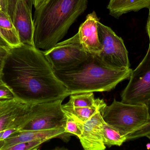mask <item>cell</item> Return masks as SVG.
Instances as JSON below:
<instances>
[{
	"mask_svg": "<svg viewBox=\"0 0 150 150\" xmlns=\"http://www.w3.org/2000/svg\"><path fill=\"white\" fill-rule=\"evenodd\" d=\"M47 0H33V5L35 9H39Z\"/></svg>",
	"mask_w": 150,
	"mask_h": 150,
	"instance_id": "cell-25",
	"label": "cell"
},
{
	"mask_svg": "<svg viewBox=\"0 0 150 150\" xmlns=\"http://www.w3.org/2000/svg\"><path fill=\"white\" fill-rule=\"evenodd\" d=\"M8 13L21 44L35 46L32 6L26 0H8Z\"/></svg>",
	"mask_w": 150,
	"mask_h": 150,
	"instance_id": "cell-10",
	"label": "cell"
},
{
	"mask_svg": "<svg viewBox=\"0 0 150 150\" xmlns=\"http://www.w3.org/2000/svg\"><path fill=\"white\" fill-rule=\"evenodd\" d=\"M150 8V0H110L107 6L109 14L116 18L131 11Z\"/></svg>",
	"mask_w": 150,
	"mask_h": 150,
	"instance_id": "cell-14",
	"label": "cell"
},
{
	"mask_svg": "<svg viewBox=\"0 0 150 150\" xmlns=\"http://www.w3.org/2000/svg\"><path fill=\"white\" fill-rule=\"evenodd\" d=\"M64 100L33 104L30 119L20 131L65 129L67 118L62 109Z\"/></svg>",
	"mask_w": 150,
	"mask_h": 150,
	"instance_id": "cell-7",
	"label": "cell"
},
{
	"mask_svg": "<svg viewBox=\"0 0 150 150\" xmlns=\"http://www.w3.org/2000/svg\"><path fill=\"white\" fill-rule=\"evenodd\" d=\"M99 39L101 51L95 55L104 67L116 70L130 68L128 52L124 41L112 29L100 23H97Z\"/></svg>",
	"mask_w": 150,
	"mask_h": 150,
	"instance_id": "cell-5",
	"label": "cell"
},
{
	"mask_svg": "<svg viewBox=\"0 0 150 150\" xmlns=\"http://www.w3.org/2000/svg\"><path fill=\"white\" fill-rule=\"evenodd\" d=\"M87 4L88 0H47L34 13L35 46L45 50L54 46L84 12Z\"/></svg>",
	"mask_w": 150,
	"mask_h": 150,
	"instance_id": "cell-2",
	"label": "cell"
},
{
	"mask_svg": "<svg viewBox=\"0 0 150 150\" xmlns=\"http://www.w3.org/2000/svg\"><path fill=\"white\" fill-rule=\"evenodd\" d=\"M107 106L105 103L99 106L74 107L67 105H62V109L67 116L75 120L86 122L91 119L99 108Z\"/></svg>",
	"mask_w": 150,
	"mask_h": 150,
	"instance_id": "cell-16",
	"label": "cell"
},
{
	"mask_svg": "<svg viewBox=\"0 0 150 150\" xmlns=\"http://www.w3.org/2000/svg\"><path fill=\"white\" fill-rule=\"evenodd\" d=\"M0 13H8V0H0Z\"/></svg>",
	"mask_w": 150,
	"mask_h": 150,
	"instance_id": "cell-23",
	"label": "cell"
},
{
	"mask_svg": "<svg viewBox=\"0 0 150 150\" xmlns=\"http://www.w3.org/2000/svg\"><path fill=\"white\" fill-rule=\"evenodd\" d=\"M26 1H28V2L29 3V4H30V5H31V6H32L33 5V1L32 0H26Z\"/></svg>",
	"mask_w": 150,
	"mask_h": 150,
	"instance_id": "cell-29",
	"label": "cell"
},
{
	"mask_svg": "<svg viewBox=\"0 0 150 150\" xmlns=\"http://www.w3.org/2000/svg\"><path fill=\"white\" fill-rule=\"evenodd\" d=\"M14 97L15 96L12 90L1 79L0 80V100L11 99Z\"/></svg>",
	"mask_w": 150,
	"mask_h": 150,
	"instance_id": "cell-22",
	"label": "cell"
},
{
	"mask_svg": "<svg viewBox=\"0 0 150 150\" xmlns=\"http://www.w3.org/2000/svg\"><path fill=\"white\" fill-rule=\"evenodd\" d=\"M103 138L105 146H121L127 141L126 136L122 135L119 131L103 121Z\"/></svg>",
	"mask_w": 150,
	"mask_h": 150,
	"instance_id": "cell-18",
	"label": "cell"
},
{
	"mask_svg": "<svg viewBox=\"0 0 150 150\" xmlns=\"http://www.w3.org/2000/svg\"><path fill=\"white\" fill-rule=\"evenodd\" d=\"M103 100L95 99L93 92L71 94L69 101L66 105L74 107H98L105 104Z\"/></svg>",
	"mask_w": 150,
	"mask_h": 150,
	"instance_id": "cell-17",
	"label": "cell"
},
{
	"mask_svg": "<svg viewBox=\"0 0 150 150\" xmlns=\"http://www.w3.org/2000/svg\"><path fill=\"white\" fill-rule=\"evenodd\" d=\"M43 53L54 70L74 68L85 60L90 55L80 43L67 40L57 43Z\"/></svg>",
	"mask_w": 150,
	"mask_h": 150,
	"instance_id": "cell-9",
	"label": "cell"
},
{
	"mask_svg": "<svg viewBox=\"0 0 150 150\" xmlns=\"http://www.w3.org/2000/svg\"><path fill=\"white\" fill-rule=\"evenodd\" d=\"M0 33L11 47L21 45L17 31L8 13H0Z\"/></svg>",
	"mask_w": 150,
	"mask_h": 150,
	"instance_id": "cell-15",
	"label": "cell"
},
{
	"mask_svg": "<svg viewBox=\"0 0 150 150\" xmlns=\"http://www.w3.org/2000/svg\"><path fill=\"white\" fill-rule=\"evenodd\" d=\"M44 143V141L39 140L19 143L10 147L8 150H38Z\"/></svg>",
	"mask_w": 150,
	"mask_h": 150,
	"instance_id": "cell-20",
	"label": "cell"
},
{
	"mask_svg": "<svg viewBox=\"0 0 150 150\" xmlns=\"http://www.w3.org/2000/svg\"><path fill=\"white\" fill-rule=\"evenodd\" d=\"M104 121L127 136L148 125L150 122L146 104H130L117 101L115 99L110 105L105 107Z\"/></svg>",
	"mask_w": 150,
	"mask_h": 150,
	"instance_id": "cell-4",
	"label": "cell"
},
{
	"mask_svg": "<svg viewBox=\"0 0 150 150\" xmlns=\"http://www.w3.org/2000/svg\"><path fill=\"white\" fill-rule=\"evenodd\" d=\"M67 116L65 130L66 133L75 135L79 138L83 134V123L82 122H77L69 116Z\"/></svg>",
	"mask_w": 150,
	"mask_h": 150,
	"instance_id": "cell-19",
	"label": "cell"
},
{
	"mask_svg": "<svg viewBox=\"0 0 150 150\" xmlns=\"http://www.w3.org/2000/svg\"><path fill=\"white\" fill-rule=\"evenodd\" d=\"M5 57H0V80L1 79L2 70L3 66Z\"/></svg>",
	"mask_w": 150,
	"mask_h": 150,
	"instance_id": "cell-27",
	"label": "cell"
},
{
	"mask_svg": "<svg viewBox=\"0 0 150 150\" xmlns=\"http://www.w3.org/2000/svg\"><path fill=\"white\" fill-rule=\"evenodd\" d=\"M146 137H147V138H149V140H150V135L147 136H146Z\"/></svg>",
	"mask_w": 150,
	"mask_h": 150,
	"instance_id": "cell-30",
	"label": "cell"
},
{
	"mask_svg": "<svg viewBox=\"0 0 150 150\" xmlns=\"http://www.w3.org/2000/svg\"><path fill=\"white\" fill-rule=\"evenodd\" d=\"M33 104L16 97L0 100V149L5 139L29 122Z\"/></svg>",
	"mask_w": 150,
	"mask_h": 150,
	"instance_id": "cell-6",
	"label": "cell"
},
{
	"mask_svg": "<svg viewBox=\"0 0 150 150\" xmlns=\"http://www.w3.org/2000/svg\"><path fill=\"white\" fill-rule=\"evenodd\" d=\"M132 70H116L103 66L95 55L90 54L76 67L54 70L57 78L71 94L112 90L120 82L129 79Z\"/></svg>",
	"mask_w": 150,
	"mask_h": 150,
	"instance_id": "cell-3",
	"label": "cell"
},
{
	"mask_svg": "<svg viewBox=\"0 0 150 150\" xmlns=\"http://www.w3.org/2000/svg\"><path fill=\"white\" fill-rule=\"evenodd\" d=\"M1 79L15 97L30 103L65 99L70 95L43 51L35 46L21 44L11 48L4 58Z\"/></svg>",
	"mask_w": 150,
	"mask_h": 150,
	"instance_id": "cell-1",
	"label": "cell"
},
{
	"mask_svg": "<svg viewBox=\"0 0 150 150\" xmlns=\"http://www.w3.org/2000/svg\"><path fill=\"white\" fill-rule=\"evenodd\" d=\"M8 52V51H7L1 48H0V57H5Z\"/></svg>",
	"mask_w": 150,
	"mask_h": 150,
	"instance_id": "cell-28",
	"label": "cell"
},
{
	"mask_svg": "<svg viewBox=\"0 0 150 150\" xmlns=\"http://www.w3.org/2000/svg\"><path fill=\"white\" fill-rule=\"evenodd\" d=\"M106 106L99 108L90 119L83 123V134L79 138L83 149H105L103 138V112Z\"/></svg>",
	"mask_w": 150,
	"mask_h": 150,
	"instance_id": "cell-12",
	"label": "cell"
},
{
	"mask_svg": "<svg viewBox=\"0 0 150 150\" xmlns=\"http://www.w3.org/2000/svg\"><path fill=\"white\" fill-rule=\"evenodd\" d=\"M146 105L149 108L150 117V100ZM148 135H150V122L145 127L127 136L126 138L127 141H131L142 137H146Z\"/></svg>",
	"mask_w": 150,
	"mask_h": 150,
	"instance_id": "cell-21",
	"label": "cell"
},
{
	"mask_svg": "<svg viewBox=\"0 0 150 150\" xmlns=\"http://www.w3.org/2000/svg\"><path fill=\"white\" fill-rule=\"evenodd\" d=\"M98 21L95 11L88 14L85 21L79 26L77 33L67 41L80 43L88 53L98 55L101 51L97 26Z\"/></svg>",
	"mask_w": 150,
	"mask_h": 150,
	"instance_id": "cell-11",
	"label": "cell"
},
{
	"mask_svg": "<svg viewBox=\"0 0 150 150\" xmlns=\"http://www.w3.org/2000/svg\"><path fill=\"white\" fill-rule=\"evenodd\" d=\"M0 48H1L7 51H9V49L11 48L10 46L4 39V38L2 36L1 33H0Z\"/></svg>",
	"mask_w": 150,
	"mask_h": 150,
	"instance_id": "cell-24",
	"label": "cell"
},
{
	"mask_svg": "<svg viewBox=\"0 0 150 150\" xmlns=\"http://www.w3.org/2000/svg\"><path fill=\"white\" fill-rule=\"evenodd\" d=\"M71 134L66 133L64 129H53L44 130L19 131L5 139L1 145L0 150H7L17 144L33 141H49L54 138H60L67 141Z\"/></svg>",
	"mask_w": 150,
	"mask_h": 150,
	"instance_id": "cell-13",
	"label": "cell"
},
{
	"mask_svg": "<svg viewBox=\"0 0 150 150\" xmlns=\"http://www.w3.org/2000/svg\"><path fill=\"white\" fill-rule=\"evenodd\" d=\"M121 101L130 104H147L150 100V39L146 55L132 70L129 82L122 92Z\"/></svg>",
	"mask_w": 150,
	"mask_h": 150,
	"instance_id": "cell-8",
	"label": "cell"
},
{
	"mask_svg": "<svg viewBox=\"0 0 150 150\" xmlns=\"http://www.w3.org/2000/svg\"><path fill=\"white\" fill-rule=\"evenodd\" d=\"M149 18L147 21V31L149 38L150 39V8L149 9Z\"/></svg>",
	"mask_w": 150,
	"mask_h": 150,
	"instance_id": "cell-26",
	"label": "cell"
}]
</instances>
